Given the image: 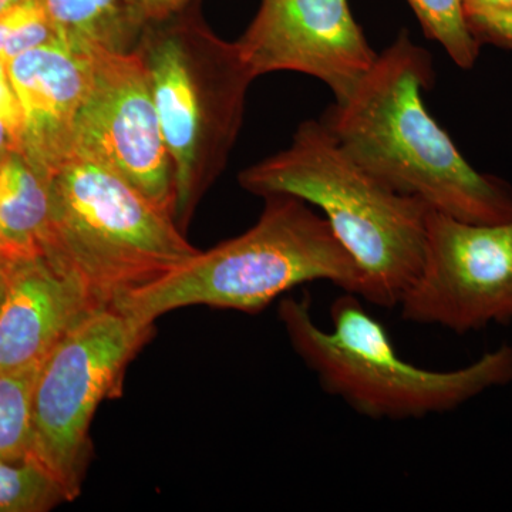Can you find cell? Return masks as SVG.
Listing matches in <instances>:
<instances>
[{"label":"cell","mask_w":512,"mask_h":512,"mask_svg":"<svg viewBox=\"0 0 512 512\" xmlns=\"http://www.w3.org/2000/svg\"><path fill=\"white\" fill-rule=\"evenodd\" d=\"M433 57L406 30L320 119L357 164L387 187L471 224L512 220V188L477 171L424 104Z\"/></svg>","instance_id":"1"},{"label":"cell","mask_w":512,"mask_h":512,"mask_svg":"<svg viewBox=\"0 0 512 512\" xmlns=\"http://www.w3.org/2000/svg\"><path fill=\"white\" fill-rule=\"evenodd\" d=\"M50 221V177L16 151L0 164V259L43 255Z\"/></svg>","instance_id":"13"},{"label":"cell","mask_w":512,"mask_h":512,"mask_svg":"<svg viewBox=\"0 0 512 512\" xmlns=\"http://www.w3.org/2000/svg\"><path fill=\"white\" fill-rule=\"evenodd\" d=\"M238 183L262 198L291 195L319 208L362 274V301L399 306L419 276L431 208L377 180L322 121H303L285 150L245 168Z\"/></svg>","instance_id":"2"},{"label":"cell","mask_w":512,"mask_h":512,"mask_svg":"<svg viewBox=\"0 0 512 512\" xmlns=\"http://www.w3.org/2000/svg\"><path fill=\"white\" fill-rule=\"evenodd\" d=\"M190 0H123L131 23L138 30L148 23L160 22L183 10Z\"/></svg>","instance_id":"20"},{"label":"cell","mask_w":512,"mask_h":512,"mask_svg":"<svg viewBox=\"0 0 512 512\" xmlns=\"http://www.w3.org/2000/svg\"><path fill=\"white\" fill-rule=\"evenodd\" d=\"M6 284H8V264L0 259V303L5 295Z\"/></svg>","instance_id":"23"},{"label":"cell","mask_w":512,"mask_h":512,"mask_svg":"<svg viewBox=\"0 0 512 512\" xmlns=\"http://www.w3.org/2000/svg\"><path fill=\"white\" fill-rule=\"evenodd\" d=\"M252 76L308 74L345 99L376 62L348 0H262L237 40Z\"/></svg>","instance_id":"10"},{"label":"cell","mask_w":512,"mask_h":512,"mask_svg":"<svg viewBox=\"0 0 512 512\" xmlns=\"http://www.w3.org/2000/svg\"><path fill=\"white\" fill-rule=\"evenodd\" d=\"M90 82L74 131V153L116 171L175 218L174 168L146 63L136 47H86Z\"/></svg>","instance_id":"9"},{"label":"cell","mask_w":512,"mask_h":512,"mask_svg":"<svg viewBox=\"0 0 512 512\" xmlns=\"http://www.w3.org/2000/svg\"><path fill=\"white\" fill-rule=\"evenodd\" d=\"M60 39L74 49L104 46L128 50L140 30L128 18L123 0H37Z\"/></svg>","instance_id":"14"},{"label":"cell","mask_w":512,"mask_h":512,"mask_svg":"<svg viewBox=\"0 0 512 512\" xmlns=\"http://www.w3.org/2000/svg\"><path fill=\"white\" fill-rule=\"evenodd\" d=\"M57 40L62 39L37 0H20L0 15V62L5 66L23 53Z\"/></svg>","instance_id":"18"},{"label":"cell","mask_w":512,"mask_h":512,"mask_svg":"<svg viewBox=\"0 0 512 512\" xmlns=\"http://www.w3.org/2000/svg\"><path fill=\"white\" fill-rule=\"evenodd\" d=\"M20 107L22 153L46 175L74 154V131L90 82L89 56L63 40L6 66Z\"/></svg>","instance_id":"11"},{"label":"cell","mask_w":512,"mask_h":512,"mask_svg":"<svg viewBox=\"0 0 512 512\" xmlns=\"http://www.w3.org/2000/svg\"><path fill=\"white\" fill-rule=\"evenodd\" d=\"M136 49L146 63L173 163L175 221L184 231L198 202L227 167L255 77L237 43L215 35L197 10L184 8L148 23Z\"/></svg>","instance_id":"6"},{"label":"cell","mask_w":512,"mask_h":512,"mask_svg":"<svg viewBox=\"0 0 512 512\" xmlns=\"http://www.w3.org/2000/svg\"><path fill=\"white\" fill-rule=\"evenodd\" d=\"M16 151H22L20 123L0 116V164Z\"/></svg>","instance_id":"21"},{"label":"cell","mask_w":512,"mask_h":512,"mask_svg":"<svg viewBox=\"0 0 512 512\" xmlns=\"http://www.w3.org/2000/svg\"><path fill=\"white\" fill-rule=\"evenodd\" d=\"M66 501L60 484L32 458L0 460V512H46Z\"/></svg>","instance_id":"17"},{"label":"cell","mask_w":512,"mask_h":512,"mask_svg":"<svg viewBox=\"0 0 512 512\" xmlns=\"http://www.w3.org/2000/svg\"><path fill=\"white\" fill-rule=\"evenodd\" d=\"M278 313L293 350L319 386L367 419L402 421L453 412L512 383L510 345L446 372L406 362L355 293L343 292L333 301L330 332L316 325L308 295L285 298Z\"/></svg>","instance_id":"4"},{"label":"cell","mask_w":512,"mask_h":512,"mask_svg":"<svg viewBox=\"0 0 512 512\" xmlns=\"http://www.w3.org/2000/svg\"><path fill=\"white\" fill-rule=\"evenodd\" d=\"M151 329L117 309H99L67 333L39 367L30 458L55 478L67 501L82 494L97 407L119 396L128 363Z\"/></svg>","instance_id":"7"},{"label":"cell","mask_w":512,"mask_h":512,"mask_svg":"<svg viewBox=\"0 0 512 512\" xmlns=\"http://www.w3.org/2000/svg\"><path fill=\"white\" fill-rule=\"evenodd\" d=\"M464 8H512V0H464Z\"/></svg>","instance_id":"22"},{"label":"cell","mask_w":512,"mask_h":512,"mask_svg":"<svg viewBox=\"0 0 512 512\" xmlns=\"http://www.w3.org/2000/svg\"><path fill=\"white\" fill-rule=\"evenodd\" d=\"M8 264V284L0 303V373L42 365L87 316L99 311L72 275L45 255Z\"/></svg>","instance_id":"12"},{"label":"cell","mask_w":512,"mask_h":512,"mask_svg":"<svg viewBox=\"0 0 512 512\" xmlns=\"http://www.w3.org/2000/svg\"><path fill=\"white\" fill-rule=\"evenodd\" d=\"M198 252L173 214L99 161L74 153L50 175L43 255L100 308H111Z\"/></svg>","instance_id":"5"},{"label":"cell","mask_w":512,"mask_h":512,"mask_svg":"<svg viewBox=\"0 0 512 512\" xmlns=\"http://www.w3.org/2000/svg\"><path fill=\"white\" fill-rule=\"evenodd\" d=\"M20 0H0V15H2L3 12H6V10L12 8V6H15L16 3H19Z\"/></svg>","instance_id":"24"},{"label":"cell","mask_w":512,"mask_h":512,"mask_svg":"<svg viewBox=\"0 0 512 512\" xmlns=\"http://www.w3.org/2000/svg\"><path fill=\"white\" fill-rule=\"evenodd\" d=\"M427 39L439 43L464 70L473 69L481 46L468 28L464 0H407Z\"/></svg>","instance_id":"16"},{"label":"cell","mask_w":512,"mask_h":512,"mask_svg":"<svg viewBox=\"0 0 512 512\" xmlns=\"http://www.w3.org/2000/svg\"><path fill=\"white\" fill-rule=\"evenodd\" d=\"M6 79H8V72H6V66L2 62H0V82Z\"/></svg>","instance_id":"25"},{"label":"cell","mask_w":512,"mask_h":512,"mask_svg":"<svg viewBox=\"0 0 512 512\" xmlns=\"http://www.w3.org/2000/svg\"><path fill=\"white\" fill-rule=\"evenodd\" d=\"M39 367L0 373V460L30 458L33 389Z\"/></svg>","instance_id":"15"},{"label":"cell","mask_w":512,"mask_h":512,"mask_svg":"<svg viewBox=\"0 0 512 512\" xmlns=\"http://www.w3.org/2000/svg\"><path fill=\"white\" fill-rule=\"evenodd\" d=\"M466 18L481 46L512 49V8H466Z\"/></svg>","instance_id":"19"},{"label":"cell","mask_w":512,"mask_h":512,"mask_svg":"<svg viewBox=\"0 0 512 512\" xmlns=\"http://www.w3.org/2000/svg\"><path fill=\"white\" fill-rule=\"evenodd\" d=\"M402 319L457 335L512 322V220L471 224L430 210L423 265Z\"/></svg>","instance_id":"8"},{"label":"cell","mask_w":512,"mask_h":512,"mask_svg":"<svg viewBox=\"0 0 512 512\" xmlns=\"http://www.w3.org/2000/svg\"><path fill=\"white\" fill-rule=\"evenodd\" d=\"M254 227L153 282L111 308L146 326L164 313L192 305L264 311L269 303L309 282H330L360 296L363 278L329 222L291 195L265 197Z\"/></svg>","instance_id":"3"}]
</instances>
